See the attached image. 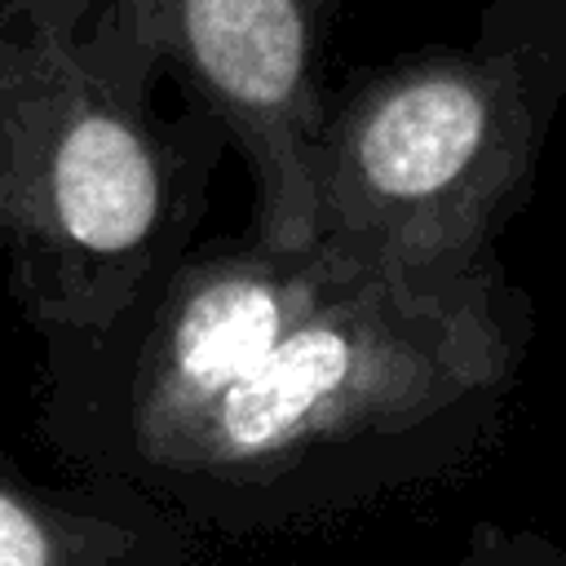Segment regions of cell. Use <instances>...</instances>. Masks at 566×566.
Wrapping results in <instances>:
<instances>
[{"label": "cell", "instance_id": "5", "mask_svg": "<svg viewBox=\"0 0 566 566\" xmlns=\"http://www.w3.org/2000/svg\"><path fill=\"white\" fill-rule=\"evenodd\" d=\"M371 270L340 243L274 248L265 239L217 243L181 256L128 380V433L137 455L248 380L332 292Z\"/></svg>", "mask_w": 566, "mask_h": 566}, {"label": "cell", "instance_id": "3", "mask_svg": "<svg viewBox=\"0 0 566 566\" xmlns=\"http://www.w3.org/2000/svg\"><path fill=\"white\" fill-rule=\"evenodd\" d=\"M522 336L526 301L495 261L464 274L371 265L142 460L190 482L265 486L301 460L433 424L504 389Z\"/></svg>", "mask_w": 566, "mask_h": 566}, {"label": "cell", "instance_id": "4", "mask_svg": "<svg viewBox=\"0 0 566 566\" xmlns=\"http://www.w3.org/2000/svg\"><path fill=\"white\" fill-rule=\"evenodd\" d=\"M177 84L226 128L252 181V234L318 239L314 159L332 88L327 44L354 0H124Z\"/></svg>", "mask_w": 566, "mask_h": 566}, {"label": "cell", "instance_id": "7", "mask_svg": "<svg viewBox=\"0 0 566 566\" xmlns=\"http://www.w3.org/2000/svg\"><path fill=\"white\" fill-rule=\"evenodd\" d=\"M451 566H566V553L535 531H504L482 522Z\"/></svg>", "mask_w": 566, "mask_h": 566}, {"label": "cell", "instance_id": "2", "mask_svg": "<svg viewBox=\"0 0 566 566\" xmlns=\"http://www.w3.org/2000/svg\"><path fill=\"white\" fill-rule=\"evenodd\" d=\"M566 111V0H482L460 44L358 71L327 102L318 239L380 270L464 274L531 199Z\"/></svg>", "mask_w": 566, "mask_h": 566}, {"label": "cell", "instance_id": "1", "mask_svg": "<svg viewBox=\"0 0 566 566\" xmlns=\"http://www.w3.org/2000/svg\"><path fill=\"white\" fill-rule=\"evenodd\" d=\"M124 0H0V265L40 327L111 332L181 261L226 128Z\"/></svg>", "mask_w": 566, "mask_h": 566}, {"label": "cell", "instance_id": "6", "mask_svg": "<svg viewBox=\"0 0 566 566\" xmlns=\"http://www.w3.org/2000/svg\"><path fill=\"white\" fill-rule=\"evenodd\" d=\"M124 535L0 473V566H115Z\"/></svg>", "mask_w": 566, "mask_h": 566}]
</instances>
